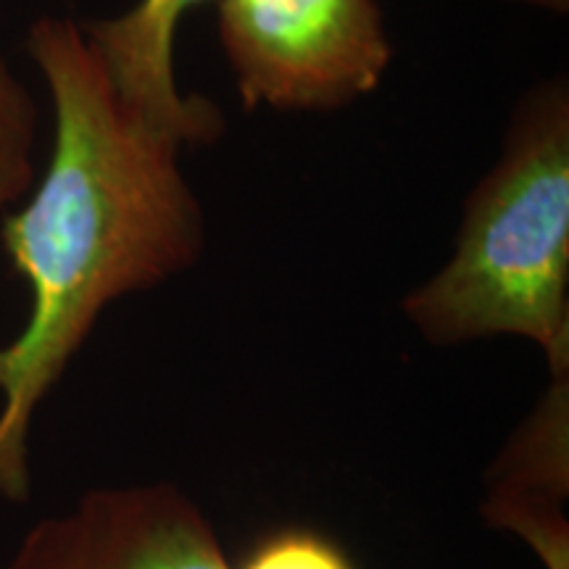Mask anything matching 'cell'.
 Listing matches in <instances>:
<instances>
[{"instance_id":"5","label":"cell","mask_w":569,"mask_h":569,"mask_svg":"<svg viewBox=\"0 0 569 569\" xmlns=\"http://www.w3.org/2000/svg\"><path fill=\"white\" fill-rule=\"evenodd\" d=\"M569 375L551 377L532 415L490 469L482 515L517 532L546 569H569Z\"/></svg>"},{"instance_id":"9","label":"cell","mask_w":569,"mask_h":569,"mask_svg":"<svg viewBox=\"0 0 569 569\" xmlns=\"http://www.w3.org/2000/svg\"><path fill=\"white\" fill-rule=\"evenodd\" d=\"M511 3H522L530 6V9H543L551 13H567L569 0H511Z\"/></svg>"},{"instance_id":"2","label":"cell","mask_w":569,"mask_h":569,"mask_svg":"<svg viewBox=\"0 0 569 569\" xmlns=\"http://www.w3.org/2000/svg\"><path fill=\"white\" fill-rule=\"evenodd\" d=\"M403 315L432 346L515 336L536 343L551 377L569 375V92L532 88L501 159L465 206L457 246L411 290Z\"/></svg>"},{"instance_id":"6","label":"cell","mask_w":569,"mask_h":569,"mask_svg":"<svg viewBox=\"0 0 569 569\" xmlns=\"http://www.w3.org/2000/svg\"><path fill=\"white\" fill-rule=\"evenodd\" d=\"M203 0H140L122 17L82 24L101 53L113 88L148 122L180 146L213 142L224 130L211 101L182 96L174 77V38L180 19Z\"/></svg>"},{"instance_id":"4","label":"cell","mask_w":569,"mask_h":569,"mask_svg":"<svg viewBox=\"0 0 569 569\" xmlns=\"http://www.w3.org/2000/svg\"><path fill=\"white\" fill-rule=\"evenodd\" d=\"M6 569H232L203 509L169 482L96 488L40 519Z\"/></svg>"},{"instance_id":"7","label":"cell","mask_w":569,"mask_h":569,"mask_svg":"<svg viewBox=\"0 0 569 569\" xmlns=\"http://www.w3.org/2000/svg\"><path fill=\"white\" fill-rule=\"evenodd\" d=\"M40 111L32 92L0 53V217L30 193Z\"/></svg>"},{"instance_id":"1","label":"cell","mask_w":569,"mask_h":569,"mask_svg":"<svg viewBox=\"0 0 569 569\" xmlns=\"http://www.w3.org/2000/svg\"><path fill=\"white\" fill-rule=\"evenodd\" d=\"M51 92L53 153L0 240L24 277V330L0 346V501L30 498V430L103 309L198 264L206 219L182 146L113 88L82 24L42 17L27 38Z\"/></svg>"},{"instance_id":"8","label":"cell","mask_w":569,"mask_h":569,"mask_svg":"<svg viewBox=\"0 0 569 569\" xmlns=\"http://www.w3.org/2000/svg\"><path fill=\"white\" fill-rule=\"evenodd\" d=\"M240 569H353L336 543L309 530H282L256 546Z\"/></svg>"},{"instance_id":"3","label":"cell","mask_w":569,"mask_h":569,"mask_svg":"<svg viewBox=\"0 0 569 569\" xmlns=\"http://www.w3.org/2000/svg\"><path fill=\"white\" fill-rule=\"evenodd\" d=\"M219 34L248 109H340L393 59L377 0H219Z\"/></svg>"}]
</instances>
